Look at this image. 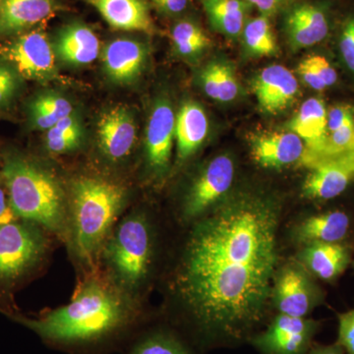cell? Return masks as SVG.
<instances>
[{"instance_id": "f546056e", "label": "cell", "mask_w": 354, "mask_h": 354, "mask_svg": "<svg viewBox=\"0 0 354 354\" xmlns=\"http://www.w3.org/2000/svg\"><path fill=\"white\" fill-rule=\"evenodd\" d=\"M83 127L76 114L72 113L46 131V148L53 153L72 152L80 147Z\"/></svg>"}, {"instance_id": "9c48e42d", "label": "cell", "mask_w": 354, "mask_h": 354, "mask_svg": "<svg viewBox=\"0 0 354 354\" xmlns=\"http://www.w3.org/2000/svg\"><path fill=\"white\" fill-rule=\"evenodd\" d=\"M234 164L227 155L212 160L191 185L184 203V214L188 218L202 215L232 188Z\"/></svg>"}, {"instance_id": "4316f807", "label": "cell", "mask_w": 354, "mask_h": 354, "mask_svg": "<svg viewBox=\"0 0 354 354\" xmlns=\"http://www.w3.org/2000/svg\"><path fill=\"white\" fill-rule=\"evenodd\" d=\"M242 46L247 55L253 57L278 55L279 46L271 23V18L259 15L248 18L241 35Z\"/></svg>"}, {"instance_id": "ffe728a7", "label": "cell", "mask_w": 354, "mask_h": 354, "mask_svg": "<svg viewBox=\"0 0 354 354\" xmlns=\"http://www.w3.org/2000/svg\"><path fill=\"white\" fill-rule=\"evenodd\" d=\"M354 174L339 158H327L313 165L304 183V196L314 200H330L348 188Z\"/></svg>"}, {"instance_id": "f35d334b", "label": "cell", "mask_w": 354, "mask_h": 354, "mask_svg": "<svg viewBox=\"0 0 354 354\" xmlns=\"http://www.w3.org/2000/svg\"><path fill=\"white\" fill-rule=\"evenodd\" d=\"M156 8L164 15H181L189 6V0H151Z\"/></svg>"}, {"instance_id": "484cf974", "label": "cell", "mask_w": 354, "mask_h": 354, "mask_svg": "<svg viewBox=\"0 0 354 354\" xmlns=\"http://www.w3.org/2000/svg\"><path fill=\"white\" fill-rule=\"evenodd\" d=\"M199 81L205 94L216 102L234 101L241 93V84L234 66L227 60L209 62L202 69Z\"/></svg>"}, {"instance_id": "74e56055", "label": "cell", "mask_w": 354, "mask_h": 354, "mask_svg": "<svg viewBox=\"0 0 354 354\" xmlns=\"http://www.w3.org/2000/svg\"><path fill=\"white\" fill-rule=\"evenodd\" d=\"M250 7L257 9L260 15L271 18L281 12L290 3V0H245Z\"/></svg>"}, {"instance_id": "ab89813d", "label": "cell", "mask_w": 354, "mask_h": 354, "mask_svg": "<svg viewBox=\"0 0 354 354\" xmlns=\"http://www.w3.org/2000/svg\"><path fill=\"white\" fill-rule=\"evenodd\" d=\"M346 351L339 344L332 346H317L311 349L309 354H344Z\"/></svg>"}, {"instance_id": "8fae6325", "label": "cell", "mask_w": 354, "mask_h": 354, "mask_svg": "<svg viewBox=\"0 0 354 354\" xmlns=\"http://www.w3.org/2000/svg\"><path fill=\"white\" fill-rule=\"evenodd\" d=\"M304 142L306 153L302 162L316 165L327 155L328 109L321 97H310L302 104L288 124Z\"/></svg>"}, {"instance_id": "ac0fdd59", "label": "cell", "mask_w": 354, "mask_h": 354, "mask_svg": "<svg viewBox=\"0 0 354 354\" xmlns=\"http://www.w3.org/2000/svg\"><path fill=\"white\" fill-rule=\"evenodd\" d=\"M55 55L70 66H85L99 57L100 41L95 32L80 22L69 23L57 32Z\"/></svg>"}, {"instance_id": "60d3db41", "label": "cell", "mask_w": 354, "mask_h": 354, "mask_svg": "<svg viewBox=\"0 0 354 354\" xmlns=\"http://www.w3.org/2000/svg\"><path fill=\"white\" fill-rule=\"evenodd\" d=\"M7 211V202L6 193L0 188V218L6 215Z\"/></svg>"}, {"instance_id": "3957f363", "label": "cell", "mask_w": 354, "mask_h": 354, "mask_svg": "<svg viewBox=\"0 0 354 354\" xmlns=\"http://www.w3.org/2000/svg\"><path fill=\"white\" fill-rule=\"evenodd\" d=\"M13 213L50 232L66 230L64 191L53 174L19 155L6 156L2 169Z\"/></svg>"}, {"instance_id": "5bb4252c", "label": "cell", "mask_w": 354, "mask_h": 354, "mask_svg": "<svg viewBox=\"0 0 354 354\" xmlns=\"http://www.w3.org/2000/svg\"><path fill=\"white\" fill-rule=\"evenodd\" d=\"M274 299L281 314L306 318L318 304V292L306 272L295 266L279 274L274 286Z\"/></svg>"}, {"instance_id": "30bf717a", "label": "cell", "mask_w": 354, "mask_h": 354, "mask_svg": "<svg viewBox=\"0 0 354 354\" xmlns=\"http://www.w3.org/2000/svg\"><path fill=\"white\" fill-rule=\"evenodd\" d=\"M317 328L314 321L279 314L254 344L267 354H306Z\"/></svg>"}, {"instance_id": "836d02e7", "label": "cell", "mask_w": 354, "mask_h": 354, "mask_svg": "<svg viewBox=\"0 0 354 354\" xmlns=\"http://www.w3.org/2000/svg\"><path fill=\"white\" fill-rule=\"evenodd\" d=\"M337 344L348 354H354V310L339 315Z\"/></svg>"}, {"instance_id": "f1b7e54d", "label": "cell", "mask_w": 354, "mask_h": 354, "mask_svg": "<svg viewBox=\"0 0 354 354\" xmlns=\"http://www.w3.org/2000/svg\"><path fill=\"white\" fill-rule=\"evenodd\" d=\"M72 113L73 106L69 100L55 93L39 95L30 106L32 127L46 131Z\"/></svg>"}, {"instance_id": "603a6c76", "label": "cell", "mask_w": 354, "mask_h": 354, "mask_svg": "<svg viewBox=\"0 0 354 354\" xmlns=\"http://www.w3.org/2000/svg\"><path fill=\"white\" fill-rule=\"evenodd\" d=\"M302 259L312 274L324 281H332L344 272L351 260L349 249L339 243L307 244Z\"/></svg>"}, {"instance_id": "44dd1931", "label": "cell", "mask_w": 354, "mask_h": 354, "mask_svg": "<svg viewBox=\"0 0 354 354\" xmlns=\"http://www.w3.org/2000/svg\"><path fill=\"white\" fill-rule=\"evenodd\" d=\"M208 132V116L204 109L195 102L183 104L176 115L174 131L178 160H186L196 152Z\"/></svg>"}, {"instance_id": "b9f144b4", "label": "cell", "mask_w": 354, "mask_h": 354, "mask_svg": "<svg viewBox=\"0 0 354 354\" xmlns=\"http://www.w3.org/2000/svg\"><path fill=\"white\" fill-rule=\"evenodd\" d=\"M2 0H0V7H1Z\"/></svg>"}, {"instance_id": "7c38bea8", "label": "cell", "mask_w": 354, "mask_h": 354, "mask_svg": "<svg viewBox=\"0 0 354 354\" xmlns=\"http://www.w3.org/2000/svg\"><path fill=\"white\" fill-rule=\"evenodd\" d=\"M252 88L261 111L277 114L297 100L299 85L295 74L283 65H270L254 77Z\"/></svg>"}, {"instance_id": "e575fe53", "label": "cell", "mask_w": 354, "mask_h": 354, "mask_svg": "<svg viewBox=\"0 0 354 354\" xmlns=\"http://www.w3.org/2000/svg\"><path fill=\"white\" fill-rule=\"evenodd\" d=\"M354 121V106L348 104H339L328 111V133Z\"/></svg>"}, {"instance_id": "cb8c5ba5", "label": "cell", "mask_w": 354, "mask_h": 354, "mask_svg": "<svg viewBox=\"0 0 354 354\" xmlns=\"http://www.w3.org/2000/svg\"><path fill=\"white\" fill-rule=\"evenodd\" d=\"M201 3L216 32L225 38H241L251 9L245 0H201Z\"/></svg>"}, {"instance_id": "1f68e13d", "label": "cell", "mask_w": 354, "mask_h": 354, "mask_svg": "<svg viewBox=\"0 0 354 354\" xmlns=\"http://www.w3.org/2000/svg\"><path fill=\"white\" fill-rule=\"evenodd\" d=\"M337 50L342 64L354 76V11L346 14L339 24Z\"/></svg>"}, {"instance_id": "d6986e66", "label": "cell", "mask_w": 354, "mask_h": 354, "mask_svg": "<svg viewBox=\"0 0 354 354\" xmlns=\"http://www.w3.org/2000/svg\"><path fill=\"white\" fill-rule=\"evenodd\" d=\"M109 26L124 31L153 34L156 31L145 0H85Z\"/></svg>"}, {"instance_id": "9a60e30c", "label": "cell", "mask_w": 354, "mask_h": 354, "mask_svg": "<svg viewBox=\"0 0 354 354\" xmlns=\"http://www.w3.org/2000/svg\"><path fill=\"white\" fill-rule=\"evenodd\" d=\"M97 138L102 153L109 160L127 158L136 140V123L131 109L116 106L104 111L97 122Z\"/></svg>"}, {"instance_id": "277c9868", "label": "cell", "mask_w": 354, "mask_h": 354, "mask_svg": "<svg viewBox=\"0 0 354 354\" xmlns=\"http://www.w3.org/2000/svg\"><path fill=\"white\" fill-rule=\"evenodd\" d=\"M74 241L79 255L92 261L125 205L124 186L99 176H81L71 190Z\"/></svg>"}, {"instance_id": "d6a6232c", "label": "cell", "mask_w": 354, "mask_h": 354, "mask_svg": "<svg viewBox=\"0 0 354 354\" xmlns=\"http://www.w3.org/2000/svg\"><path fill=\"white\" fill-rule=\"evenodd\" d=\"M18 75L11 67L0 64V106L13 99L18 88Z\"/></svg>"}, {"instance_id": "5b68a950", "label": "cell", "mask_w": 354, "mask_h": 354, "mask_svg": "<svg viewBox=\"0 0 354 354\" xmlns=\"http://www.w3.org/2000/svg\"><path fill=\"white\" fill-rule=\"evenodd\" d=\"M152 242L145 218L132 215L115 230L106 246V255L118 281L134 288L146 278L150 267Z\"/></svg>"}, {"instance_id": "ba28073f", "label": "cell", "mask_w": 354, "mask_h": 354, "mask_svg": "<svg viewBox=\"0 0 354 354\" xmlns=\"http://www.w3.org/2000/svg\"><path fill=\"white\" fill-rule=\"evenodd\" d=\"M283 32L291 48L304 50L322 43L332 30V10L327 1H302L286 9Z\"/></svg>"}, {"instance_id": "6da1fadb", "label": "cell", "mask_w": 354, "mask_h": 354, "mask_svg": "<svg viewBox=\"0 0 354 354\" xmlns=\"http://www.w3.org/2000/svg\"><path fill=\"white\" fill-rule=\"evenodd\" d=\"M279 221L274 198L244 191L195 225L176 288L203 330L239 339L260 322L278 263Z\"/></svg>"}, {"instance_id": "d590c367", "label": "cell", "mask_w": 354, "mask_h": 354, "mask_svg": "<svg viewBox=\"0 0 354 354\" xmlns=\"http://www.w3.org/2000/svg\"><path fill=\"white\" fill-rule=\"evenodd\" d=\"M298 73L301 77L302 81L312 90L324 91L327 88L322 79L319 76L318 72L314 68L309 57L304 58L298 65Z\"/></svg>"}, {"instance_id": "4fadbf2b", "label": "cell", "mask_w": 354, "mask_h": 354, "mask_svg": "<svg viewBox=\"0 0 354 354\" xmlns=\"http://www.w3.org/2000/svg\"><path fill=\"white\" fill-rule=\"evenodd\" d=\"M176 114L169 100L162 97L153 104L146 128V157L151 169L165 171L171 162Z\"/></svg>"}, {"instance_id": "4dcf8cb0", "label": "cell", "mask_w": 354, "mask_h": 354, "mask_svg": "<svg viewBox=\"0 0 354 354\" xmlns=\"http://www.w3.org/2000/svg\"><path fill=\"white\" fill-rule=\"evenodd\" d=\"M132 354H189L183 344L171 335H149L137 344Z\"/></svg>"}, {"instance_id": "d4e9b609", "label": "cell", "mask_w": 354, "mask_h": 354, "mask_svg": "<svg viewBox=\"0 0 354 354\" xmlns=\"http://www.w3.org/2000/svg\"><path fill=\"white\" fill-rule=\"evenodd\" d=\"M349 225L351 221L344 212L332 211L306 218L298 227L297 237L305 244L339 243L348 235Z\"/></svg>"}, {"instance_id": "52a82bcc", "label": "cell", "mask_w": 354, "mask_h": 354, "mask_svg": "<svg viewBox=\"0 0 354 354\" xmlns=\"http://www.w3.org/2000/svg\"><path fill=\"white\" fill-rule=\"evenodd\" d=\"M0 57L11 62L16 72L28 80L46 82L57 74L55 48L41 31L20 35L1 48Z\"/></svg>"}, {"instance_id": "7402d4cb", "label": "cell", "mask_w": 354, "mask_h": 354, "mask_svg": "<svg viewBox=\"0 0 354 354\" xmlns=\"http://www.w3.org/2000/svg\"><path fill=\"white\" fill-rule=\"evenodd\" d=\"M55 9L53 0H2L0 38L11 36L39 24Z\"/></svg>"}, {"instance_id": "8992f818", "label": "cell", "mask_w": 354, "mask_h": 354, "mask_svg": "<svg viewBox=\"0 0 354 354\" xmlns=\"http://www.w3.org/2000/svg\"><path fill=\"white\" fill-rule=\"evenodd\" d=\"M46 242L34 227L19 223H0V283H10L38 264Z\"/></svg>"}, {"instance_id": "83f0119b", "label": "cell", "mask_w": 354, "mask_h": 354, "mask_svg": "<svg viewBox=\"0 0 354 354\" xmlns=\"http://www.w3.org/2000/svg\"><path fill=\"white\" fill-rule=\"evenodd\" d=\"M171 39L177 55L188 60L196 59L212 44L201 26L190 18H183L172 26Z\"/></svg>"}, {"instance_id": "e0dca14e", "label": "cell", "mask_w": 354, "mask_h": 354, "mask_svg": "<svg viewBox=\"0 0 354 354\" xmlns=\"http://www.w3.org/2000/svg\"><path fill=\"white\" fill-rule=\"evenodd\" d=\"M148 58L146 44L137 39H116L102 53L104 73L113 83H134L145 70Z\"/></svg>"}, {"instance_id": "7a4b0ae2", "label": "cell", "mask_w": 354, "mask_h": 354, "mask_svg": "<svg viewBox=\"0 0 354 354\" xmlns=\"http://www.w3.org/2000/svg\"><path fill=\"white\" fill-rule=\"evenodd\" d=\"M135 312L124 295L104 281L91 279L71 304L39 319L19 322L50 344L86 346L120 334L131 325Z\"/></svg>"}, {"instance_id": "2e32d148", "label": "cell", "mask_w": 354, "mask_h": 354, "mask_svg": "<svg viewBox=\"0 0 354 354\" xmlns=\"http://www.w3.org/2000/svg\"><path fill=\"white\" fill-rule=\"evenodd\" d=\"M251 153L258 165L267 169H281L304 160L306 147L292 131L268 132L250 140Z\"/></svg>"}, {"instance_id": "8d00e7d4", "label": "cell", "mask_w": 354, "mask_h": 354, "mask_svg": "<svg viewBox=\"0 0 354 354\" xmlns=\"http://www.w3.org/2000/svg\"><path fill=\"white\" fill-rule=\"evenodd\" d=\"M309 58L326 87L327 88L333 87L337 83V73L334 66L330 64L329 60L322 55H310Z\"/></svg>"}]
</instances>
